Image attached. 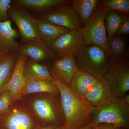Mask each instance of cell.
Wrapping results in <instances>:
<instances>
[{
  "mask_svg": "<svg viewBox=\"0 0 129 129\" xmlns=\"http://www.w3.org/2000/svg\"><path fill=\"white\" fill-rule=\"evenodd\" d=\"M53 81L61 98L65 119L63 129H80L91 122L94 109L53 76Z\"/></svg>",
  "mask_w": 129,
  "mask_h": 129,
  "instance_id": "cell-1",
  "label": "cell"
},
{
  "mask_svg": "<svg viewBox=\"0 0 129 129\" xmlns=\"http://www.w3.org/2000/svg\"><path fill=\"white\" fill-rule=\"evenodd\" d=\"M74 57L79 70L98 80L103 78L111 60L103 49L94 45L84 44Z\"/></svg>",
  "mask_w": 129,
  "mask_h": 129,
  "instance_id": "cell-2",
  "label": "cell"
},
{
  "mask_svg": "<svg viewBox=\"0 0 129 129\" xmlns=\"http://www.w3.org/2000/svg\"><path fill=\"white\" fill-rule=\"evenodd\" d=\"M31 107L37 117L47 125H64L65 119L59 93H45L35 98L32 100Z\"/></svg>",
  "mask_w": 129,
  "mask_h": 129,
  "instance_id": "cell-3",
  "label": "cell"
},
{
  "mask_svg": "<svg viewBox=\"0 0 129 129\" xmlns=\"http://www.w3.org/2000/svg\"><path fill=\"white\" fill-rule=\"evenodd\" d=\"M92 121L93 126L107 123L122 129H128L129 105L123 98H115L107 104L94 109Z\"/></svg>",
  "mask_w": 129,
  "mask_h": 129,
  "instance_id": "cell-4",
  "label": "cell"
},
{
  "mask_svg": "<svg viewBox=\"0 0 129 129\" xmlns=\"http://www.w3.org/2000/svg\"><path fill=\"white\" fill-rule=\"evenodd\" d=\"M107 11L98 5L88 23L80 30L84 44L94 45L105 51L109 58L112 56L108 46L105 19Z\"/></svg>",
  "mask_w": 129,
  "mask_h": 129,
  "instance_id": "cell-5",
  "label": "cell"
},
{
  "mask_svg": "<svg viewBox=\"0 0 129 129\" xmlns=\"http://www.w3.org/2000/svg\"><path fill=\"white\" fill-rule=\"evenodd\" d=\"M103 78L116 97L124 96L129 90L128 61L124 58L111 60Z\"/></svg>",
  "mask_w": 129,
  "mask_h": 129,
  "instance_id": "cell-6",
  "label": "cell"
},
{
  "mask_svg": "<svg viewBox=\"0 0 129 129\" xmlns=\"http://www.w3.org/2000/svg\"><path fill=\"white\" fill-rule=\"evenodd\" d=\"M8 13L17 26L25 44L41 40L38 32L37 19L26 10L17 6L10 7Z\"/></svg>",
  "mask_w": 129,
  "mask_h": 129,
  "instance_id": "cell-7",
  "label": "cell"
},
{
  "mask_svg": "<svg viewBox=\"0 0 129 129\" xmlns=\"http://www.w3.org/2000/svg\"><path fill=\"white\" fill-rule=\"evenodd\" d=\"M40 18L69 30H81L83 28L78 17L68 4L58 6L46 11Z\"/></svg>",
  "mask_w": 129,
  "mask_h": 129,
  "instance_id": "cell-8",
  "label": "cell"
},
{
  "mask_svg": "<svg viewBox=\"0 0 129 129\" xmlns=\"http://www.w3.org/2000/svg\"><path fill=\"white\" fill-rule=\"evenodd\" d=\"M84 44L80 30H70L48 45L57 59L66 55H74Z\"/></svg>",
  "mask_w": 129,
  "mask_h": 129,
  "instance_id": "cell-9",
  "label": "cell"
},
{
  "mask_svg": "<svg viewBox=\"0 0 129 129\" xmlns=\"http://www.w3.org/2000/svg\"><path fill=\"white\" fill-rule=\"evenodd\" d=\"M1 116L4 129H38L40 127L27 109L21 106L12 107Z\"/></svg>",
  "mask_w": 129,
  "mask_h": 129,
  "instance_id": "cell-10",
  "label": "cell"
},
{
  "mask_svg": "<svg viewBox=\"0 0 129 129\" xmlns=\"http://www.w3.org/2000/svg\"><path fill=\"white\" fill-rule=\"evenodd\" d=\"M79 70L74 55H68L54 60L50 71L53 76L69 87L72 79Z\"/></svg>",
  "mask_w": 129,
  "mask_h": 129,
  "instance_id": "cell-11",
  "label": "cell"
},
{
  "mask_svg": "<svg viewBox=\"0 0 129 129\" xmlns=\"http://www.w3.org/2000/svg\"><path fill=\"white\" fill-rule=\"evenodd\" d=\"M116 97L103 78L98 80L88 91L84 100L92 108L100 107L112 101Z\"/></svg>",
  "mask_w": 129,
  "mask_h": 129,
  "instance_id": "cell-12",
  "label": "cell"
},
{
  "mask_svg": "<svg viewBox=\"0 0 129 129\" xmlns=\"http://www.w3.org/2000/svg\"><path fill=\"white\" fill-rule=\"evenodd\" d=\"M28 58L26 55L19 53L11 77L5 90L10 92L14 102L23 97L22 92L26 81L24 76V67Z\"/></svg>",
  "mask_w": 129,
  "mask_h": 129,
  "instance_id": "cell-13",
  "label": "cell"
},
{
  "mask_svg": "<svg viewBox=\"0 0 129 129\" xmlns=\"http://www.w3.org/2000/svg\"><path fill=\"white\" fill-rule=\"evenodd\" d=\"M19 53L30 57L31 59L37 62L56 59L50 48L42 40L20 45Z\"/></svg>",
  "mask_w": 129,
  "mask_h": 129,
  "instance_id": "cell-14",
  "label": "cell"
},
{
  "mask_svg": "<svg viewBox=\"0 0 129 129\" xmlns=\"http://www.w3.org/2000/svg\"><path fill=\"white\" fill-rule=\"evenodd\" d=\"M11 24L9 20L0 21V49L4 53L19 52L20 45L15 40L17 33Z\"/></svg>",
  "mask_w": 129,
  "mask_h": 129,
  "instance_id": "cell-15",
  "label": "cell"
},
{
  "mask_svg": "<svg viewBox=\"0 0 129 129\" xmlns=\"http://www.w3.org/2000/svg\"><path fill=\"white\" fill-rule=\"evenodd\" d=\"M98 81L92 75L79 70L72 79L69 87L77 95L84 100L89 90Z\"/></svg>",
  "mask_w": 129,
  "mask_h": 129,
  "instance_id": "cell-16",
  "label": "cell"
},
{
  "mask_svg": "<svg viewBox=\"0 0 129 129\" xmlns=\"http://www.w3.org/2000/svg\"><path fill=\"white\" fill-rule=\"evenodd\" d=\"M37 22L40 38L47 45L70 30L43 19H37Z\"/></svg>",
  "mask_w": 129,
  "mask_h": 129,
  "instance_id": "cell-17",
  "label": "cell"
},
{
  "mask_svg": "<svg viewBox=\"0 0 129 129\" xmlns=\"http://www.w3.org/2000/svg\"><path fill=\"white\" fill-rule=\"evenodd\" d=\"M19 53H4L0 56V94L5 91L11 79Z\"/></svg>",
  "mask_w": 129,
  "mask_h": 129,
  "instance_id": "cell-18",
  "label": "cell"
},
{
  "mask_svg": "<svg viewBox=\"0 0 129 129\" xmlns=\"http://www.w3.org/2000/svg\"><path fill=\"white\" fill-rule=\"evenodd\" d=\"M25 80L37 79L53 81V76L48 65L40 64L32 59L27 60L24 69Z\"/></svg>",
  "mask_w": 129,
  "mask_h": 129,
  "instance_id": "cell-19",
  "label": "cell"
},
{
  "mask_svg": "<svg viewBox=\"0 0 129 129\" xmlns=\"http://www.w3.org/2000/svg\"><path fill=\"white\" fill-rule=\"evenodd\" d=\"M59 93L57 86L53 81L42 80H26L22 92V97L34 93Z\"/></svg>",
  "mask_w": 129,
  "mask_h": 129,
  "instance_id": "cell-20",
  "label": "cell"
},
{
  "mask_svg": "<svg viewBox=\"0 0 129 129\" xmlns=\"http://www.w3.org/2000/svg\"><path fill=\"white\" fill-rule=\"evenodd\" d=\"M98 0H73L72 6L80 21L82 28L88 23V21L96 9Z\"/></svg>",
  "mask_w": 129,
  "mask_h": 129,
  "instance_id": "cell-21",
  "label": "cell"
},
{
  "mask_svg": "<svg viewBox=\"0 0 129 129\" xmlns=\"http://www.w3.org/2000/svg\"><path fill=\"white\" fill-rule=\"evenodd\" d=\"M69 2L67 0H17L13 2L15 6L37 12L47 11L56 7L68 4Z\"/></svg>",
  "mask_w": 129,
  "mask_h": 129,
  "instance_id": "cell-22",
  "label": "cell"
},
{
  "mask_svg": "<svg viewBox=\"0 0 129 129\" xmlns=\"http://www.w3.org/2000/svg\"><path fill=\"white\" fill-rule=\"evenodd\" d=\"M108 46L112 55V60L123 58L125 50V42L120 35L115 34L108 39Z\"/></svg>",
  "mask_w": 129,
  "mask_h": 129,
  "instance_id": "cell-23",
  "label": "cell"
},
{
  "mask_svg": "<svg viewBox=\"0 0 129 129\" xmlns=\"http://www.w3.org/2000/svg\"><path fill=\"white\" fill-rule=\"evenodd\" d=\"M123 17L116 11L109 10L106 11L105 24L108 39L116 34Z\"/></svg>",
  "mask_w": 129,
  "mask_h": 129,
  "instance_id": "cell-24",
  "label": "cell"
},
{
  "mask_svg": "<svg viewBox=\"0 0 129 129\" xmlns=\"http://www.w3.org/2000/svg\"><path fill=\"white\" fill-rule=\"evenodd\" d=\"M98 5L106 11H118L127 14L129 13V0H104L99 1Z\"/></svg>",
  "mask_w": 129,
  "mask_h": 129,
  "instance_id": "cell-25",
  "label": "cell"
},
{
  "mask_svg": "<svg viewBox=\"0 0 129 129\" xmlns=\"http://www.w3.org/2000/svg\"><path fill=\"white\" fill-rule=\"evenodd\" d=\"M14 102L11 93L6 90L0 94V116H2L7 112Z\"/></svg>",
  "mask_w": 129,
  "mask_h": 129,
  "instance_id": "cell-26",
  "label": "cell"
},
{
  "mask_svg": "<svg viewBox=\"0 0 129 129\" xmlns=\"http://www.w3.org/2000/svg\"><path fill=\"white\" fill-rule=\"evenodd\" d=\"M13 2L11 0H0V21L6 20L8 16V11Z\"/></svg>",
  "mask_w": 129,
  "mask_h": 129,
  "instance_id": "cell-27",
  "label": "cell"
},
{
  "mask_svg": "<svg viewBox=\"0 0 129 129\" xmlns=\"http://www.w3.org/2000/svg\"><path fill=\"white\" fill-rule=\"evenodd\" d=\"M129 34V18L128 16H124L116 34L128 35Z\"/></svg>",
  "mask_w": 129,
  "mask_h": 129,
  "instance_id": "cell-28",
  "label": "cell"
},
{
  "mask_svg": "<svg viewBox=\"0 0 129 129\" xmlns=\"http://www.w3.org/2000/svg\"><path fill=\"white\" fill-rule=\"evenodd\" d=\"M91 129H122L118 127H115L114 125L109 124L102 123L100 124L93 126Z\"/></svg>",
  "mask_w": 129,
  "mask_h": 129,
  "instance_id": "cell-29",
  "label": "cell"
},
{
  "mask_svg": "<svg viewBox=\"0 0 129 129\" xmlns=\"http://www.w3.org/2000/svg\"><path fill=\"white\" fill-rule=\"evenodd\" d=\"M38 129H63V126H57V125H48L43 127H40Z\"/></svg>",
  "mask_w": 129,
  "mask_h": 129,
  "instance_id": "cell-30",
  "label": "cell"
},
{
  "mask_svg": "<svg viewBox=\"0 0 129 129\" xmlns=\"http://www.w3.org/2000/svg\"><path fill=\"white\" fill-rule=\"evenodd\" d=\"M93 127V123L92 120L88 124L84 125L80 129H91Z\"/></svg>",
  "mask_w": 129,
  "mask_h": 129,
  "instance_id": "cell-31",
  "label": "cell"
},
{
  "mask_svg": "<svg viewBox=\"0 0 129 129\" xmlns=\"http://www.w3.org/2000/svg\"><path fill=\"white\" fill-rule=\"evenodd\" d=\"M123 99L124 102L126 103L127 104L129 105V95L128 94H127L124 96L122 98Z\"/></svg>",
  "mask_w": 129,
  "mask_h": 129,
  "instance_id": "cell-32",
  "label": "cell"
},
{
  "mask_svg": "<svg viewBox=\"0 0 129 129\" xmlns=\"http://www.w3.org/2000/svg\"><path fill=\"white\" fill-rule=\"evenodd\" d=\"M0 129H4L3 128H0Z\"/></svg>",
  "mask_w": 129,
  "mask_h": 129,
  "instance_id": "cell-33",
  "label": "cell"
}]
</instances>
